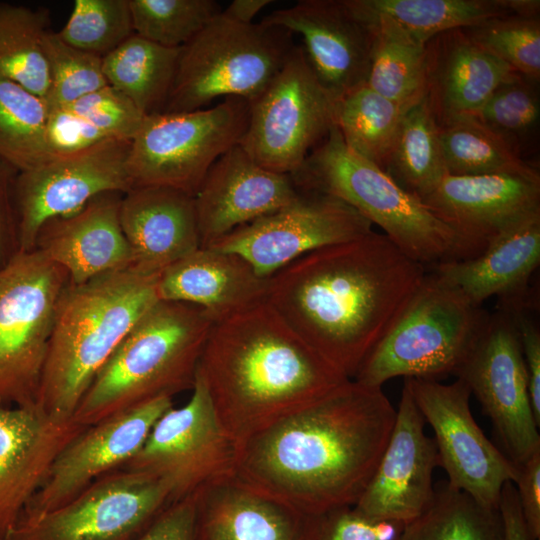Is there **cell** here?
<instances>
[{
    "mask_svg": "<svg viewBox=\"0 0 540 540\" xmlns=\"http://www.w3.org/2000/svg\"><path fill=\"white\" fill-rule=\"evenodd\" d=\"M249 113L248 101L227 97L212 108L147 115L127 157L132 187H170L195 196L216 160L240 144Z\"/></svg>",
    "mask_w": 540,
    "mask_h": 540,
    "instance_id": "30bf717a",
    "label": "cell"
},
{
    "mask_svg": "<svg viewBox=\"0 0 540 540\" xmlns=\"http://www.w3.org/2000/svg\"><path fill=\"white\" fill-rule=\"evenodd\" d=\"M292 36L280 26L242 24L220 13L181 47L161 113L202 109L219 97L253 102L286 63L295 47Z\"/></svg>",
    "mask_w": 540,
    "mask_h": 540,
    "instance_id": "ba28073f",
    "label": "cell"
},
{
    "mask_svg": "<svg viewBox=\"0 0 540 540\" xmlns=\"http://www.w3.org/2000/svg\"><path fill=\"white\" fill-rule=\"evenodd\" d=\"M385 171L418 199L447 174L439 126L426 95L405 112Z\"/></svg>",
    "mask_w": 540,
    "mask_h": 540,
    "instance_id": "1f68e13d",
    "label": "cell"
},
{
    "mask_svg": "<svg viewBox=\"0 0 540 540\" xmlns=\"http://www.w3.org/2000/svg\"><path fill=\"white\" fill-rule=\"evenodd\" d=\"M170 503L164 481L120 468L58 508L20 518L7 540H136Z\"/></svg>",
    "mask_w": 540,
    "mask_h": 540,
    "instance_id": "4fadbf2b",
    "label": "cell"
},
{
    "mask_svg": "<svg viewBox=\"0 0 540 540\" xmlns=\"http://www.w3.org/2000/svg\"><path fill=\"white\" fill-rule=\"evenodd\" d=\"M197 371L237 448L349 380L267 301L213 322Z\"/></svg>",
    "mask_w": 540,
    "mask_h": 540,
    "instance_id": "3957f363",
    "label": "cell"
},
{
    "mask_svg": "<svg viewBox=\"0 0 540 540\" xmlns=\"http://www.w3.org/2000/svg\"><path fill=\"white\" fill-rule=\"evenodd\" d=\"M470 37L518 74L540 79V22L537 16H506L465 28Z\"/></svg>",
    "mask_w": 540,
    "mask_h": 540,
    "instance_id": "7bdbcfd3",
    "label": "cell"
},
{
    "mask_svg": "<svg viewBox=\"0 0 540 540\" xmlns=\"http://www.w3.org/2000/svg\"><path fill=\"white\" fill-rule=\"evenodd\" d=\"M18 170L0 158V270L20 252L14 186Z\"/></svg>",
    "mask_w": 540,
    "mask_h": 540,
    "instance_id": "c3c4849f",
    "label": "cell"
},
{
    "mask_svg": "<svg viewBox=\"0 0 540 540\" xmlns=\"http://www.w3.org/2000/svg\"><path fill=\"white\" fill-rule=\"evenodd\" d=\"M120 223L140 273L160 274L200 248L194 196L178 189L132 187L122 196Z\"/></svg>",
    "mask_w": 540,
    "mask_h": 540,
    "instance_id": "4316f807",
    "label": "cell"
},
{
    "mask_svg": "<svg viewBox=\"0 0 540 540\" xmlns=\"http://www.w3.org/2000/svg\"><path fill=\"white\" fill-rule=\"evenodd\" d=\"M300 194L291 175L270 171L240 146L211 166L194 196L200 247L208 248L238 227L276 211Z\"/></svg>",
    "mask_w": 540,
    "mask_h": 540,
    "instance_id": "603a6c76",
    "label": "cell"
},
{
    "mask_svg": "<svg viewBox=\"0 0 540 540\" xmlns=\"http://www.w3.org/2000/svg\"><path fill=\"white\" fill-rule=\"evenodd\" d=\"M236 456L237 446L220 424L197 371L190 400L164 412L140 450L122 468L164 481L174 502L233 475Z\"/></svg>",
    "mask_w": 540,
    "mask_h": 540,
    "instance_id": "7c38bea8",
    "label": "cell"
},
{
    "mask_svg": "<svg viewBox=\"0 0 540 540\" xmlns=\"http://www.w3.org/2000/svg\"><path fill=\"white\" fill-rule=\"evenodd\" d=\"M110 140L69 108L48 109L46 144L52 157L69 155Z\"/></svg>",
    "mask_w": 540,
    "mask_h": 540,
    "instance_id": "bcb514c9",
    "label": "cell"
},
{
    "mask_svg": "<svg viewBox=\"0 0 540 540\" xmlns=\"http://www.w3.org/2000/svg\"><path fill=\"white\" fill-rule=\"evenodd\" d=\"M86 427L36 404L0 405V540L8 539L57 456Z\"/></svg>",
    "mask_w": 540,
    "mask_h": 540,
    "instance_id": "7402d4cb",
    "label": "cell"
},
{
    "mask_svg": "<svg viewBox=\"0 0 540 540\" xmlns=\"http://www.w3.org/2000/svg\"><path fill=\"white\" fill-rule=\"evenodd\" d=\"M509 311L513 315L519 335L533 413L540 424V331L530 318L529 309Z\"/></svg>",
    "mask_w": 540,
    "mask_h": 540,
    "instance_id": "f907efd6",
    "label": "cell"
},
{
    "mask_svg": "<svg viewBox=\"0 0 540 540\" xmlns=\"http://www.w3.org/2000/svg\"><path fill=\"white\" fill-rule=\"evenodd\" d=\"M159 275L128 268L64 288L56 306L38 407L57 418H72L97 372L159 301Z\"/></svg>",
    "mask_w": 540,
    "mask_h": 540,
    "instance_id": "277c9868",
    "label": "cell"
},
{
    "mask_svg": "<svg viewBox=\"0 0 540 540\" xmlns=\"http://www.w3.org/2000/svg\"><path fill=\"white\" fill-rule=\"evenodd\" d=\"M370 31L374 37L366 85L409 109L427 93L426 45L391 27Z\"/></svg>",
    "mask_w": 540,
    "mask_h": 540,
    "instance_id": "d590c367",
    "label": "cell"
},
{
    "mask_svg": "<svg viewBox=\"0 0 540 540\" xmlns=\"http://www.w3.org/2000/svg\"><path fill=\"white\" fill-rule=\"evenodd\" d=\"M489 314L427 272L394 325L352 380L381 387L389 379H435L453 373L477 341Z\"/></svg>",
    "mask_w": 540,
    "mask_h": 540,
    "instance_id": "52a82bcc",
    "label": "cell"
},
{
    "mask_svg": "<svg viewBox=\"0 0 540 540\" xmlns=\"http://www.w3.org/2000/svg\"><path fill=\"white\" fill-rule=\"evenodd\" d=\"M212 324L199 306L159 300L97 372L73 420L90 426L154 399L192 390Z\"/></svg>",
    "mask_w": 540,
    "mask_h": 540,
    "instance_id": "5b68a950",
    "label": "cell"
},
{
    "mask_svg": "<svg viewBox=\"0 0 540 540\" xmlns=\"http://www.w3.org/2000/svg\"><path fill=\"white\" fill-rule=\"evenodd\" d=\"M369 30L396 29L426 45L444 32L506 16L538 15L539 0H343Z\"/></svg>",
    "mask_w": 540,
    "mask_h": 540,
    "instance_id": "f546056e",
    "label": "cell"
},
{
    "mask_svg": "<svg viewBox=\"0 0 540 540\" xmlns=\"http://www.w3.org/2000/svg\"><path fill=\"white\" fill-rule=\"evenodd\" d=\"M336 100L312 71L302 46L250 103L240 146L262 167L294 174L334 126Z\"/></svg>",
    "mask_w": 540,
    "mask_h": 540,
    "instance_id": "8fae6325",
    "label": "cell"
},
{
    "mask_svg": "<svg viewBox=\"0 0 540 540\" xmlns=\"http://www.w3.org/2000/svg\"><path fill=\"white\" fill-rule=\"evenodd\" d=\"M419 199L479 254L501 231L540 211V175L535 168L483 175L446 174Z\"/></svg>",
    "mask_w": 540,
    "mask_h": 540,
    "instance_id": "ffe728a7",
    "label": "cell"
},
{
    "mask_svg": "<svg viewBox=\"0 0 540 540\" xmlns=\"http://www.w3.org/2000/svg\"><path fill=\"white\" fill-rule=\"evenodd\" d=\"M172 406V398L160 397L87 426L57 456L44 484L20 518L52 511L99 477L122 468L140 450L160 416Z\"/></svg>",
    "mask_w": 540,
    "mask_h": 540,
    "instance_id": "ac0fdd59",
    "label": "cell"
},
{
    "mask_svg": "<svg viewBox=\"0 0 540 540\" xmlns=\"http://www.w3.org/2000/svg\"><path fill=\"white\" fill-rule=\"evenodd\" d=\"M181 48H168L133 34L102 57L107 83L144 115L161 113L175 78Z\"/></svg>",
    "mask_w": 540,
    "mask_h": 540,
    "instance_id": "4dcf8cb0",
    "label": "cell"
},
{
    "mask_svg": "<svg viewBox=\"0 0 540 540\" xmlns=\"http://www.w3.org/2000/svg\"><path fill=\"white\" fill-rule=\"evenodd\" d=\"M130 144L110 139L18 172L14 201L20 251L34 250L38 231L47 220L75 213L103 193L130 190L126 167Z\"/></svg>",
    "mask_w": 540,
    "mask_h": 540,
    "instance_id": "e0dca14e",
    "label": "cell"
},
{
    "mask_svg": "<svg viewBox=\"0 0 540 540\" xmlns=\"http://www.w3.org/2000/svg\"><path fill=\"white\" fill-rule=\"evenodd\" d=\"M196 493L171 502L136 540H194Z\"/></svg>",
    "mask_w": 540,
    "mask_h": 540,
    "instance_id": "7dc6e473",
    "label": "cell"
},
{
    "mask_svg": "<svg viewBox=\"0 0 540 540\" xmlns=\"http://www.w3.org/2000/svg\"><path fill=\"white\" fill-rule=\"evenodd\" d=\"M67 44L104 57L134 34L128 0H75L57 32Z\"/></svg>",
    "mask_w": 540,
    "mask_h": 540,
    "instance_id": "60d3db41",
    "label": "cell"
},
{
    "mask_svg": "<svg viewBox=\"0 0 540 540\" xmlns=\"http://www.w3.org/2000/svg\"><path fill=\"white\" fill-rule=\"evenodd\" d=\"M439 126V141L447 174L483 175L534 168L502 139L470 117Z\"/></svg>",
    "mask_w": 540,
    "mask_h": 540,
    "instance_id": "74e56055",
    "label": "cell"
},
{
    "mask_svg": "<svg viewBox=\"0 0 540 540\" xmlns=\"http://www.w3.org/2000/svg\"><path fill=\"white\" fill-rule=\"evenodd\" d=\"M414 400L435 434L439 465L447 483L482 505L498 509L507 481L517 466L483 433L469 406L471 391L461 379L450 384L435 379L406 378Z\"/></svg>",
    "mask_w": 540,
    "mask_h": 540,
    "instance_id": "2e32d148",
    "label": "cell"
},
{
    "mask_svg": "<svg viewBox=\"0 0 540 540\" xmlns=\"http://www.w3.org/2000/svg\"><path fill=\"white\" fill-rule=\"evenodd\" d=\"M404 525L343 506L317 515L314 540H397Z\"/></svg>",
    "mask_w": 540,
    "mask_h": 540,
    "instance_id": "f6af8a7d",
    "label": "cell"
},
{
    "mask_svg": "<svg viewBox=\"0 0 540 540\" xmlns=\"http://www.w3.org/2000/svg\"><path fill=\"white\" fill-rule=\"evenodd\" d=\"M134 33L168 48H181L218 16L215 0H128Z\"/></svg>",
    "mask_w": 540,
    "mask_h": 540,
    "instance_id": "ab89813d",
    "label": "cell"
},
{
    "mask_svg": "<svg viewBox=\"0 0 540 540\" xmlns=\"http://www.w3.org/2000/svg\"><path fill=\"white\" fill-rule=\"evenodd\" d=\"M395 417L381 387L349 379L238 446L234 475L305 514L354 506Z\"/></svg>",
    "mask_w": 540,
    "mask_h": 540,
    "instance_id": "6da1fadb",
    "label": "cell"
},
{
    "mask_svg": "<svg viewBox=\"0 0 540 540\" xmlns=\"http://www.w3.org/2000/svg\"><path fill=\"white\" fill-rule=\"evenodd\" d=\"M66 271L38 250L0 270V405L36 404Z\"/></svg>",
    "mask_w": 540,
    "mask_h": 540,
    "instance_id": "9c48e42d",
    "label": "cell"
},
{
    "mask_svg": "<svg viewBox=\"0 0 540 540\" xmlns=\"http://www.w3.org/2000/svg\"><path fill=\"white\" fill-rule=\"evenodd\" d=\"M517 466L513 482L527 531L532 540L540 537V450Z\"/></svg>",
    "mask_w": 540,
    "mask_h": 540,
    "instance_id": "681fc988",
    "label": "cell"
},
{
    "mask_svg": "<svg viewBox=\"0 0 540 540\" xmlns=\"http://www.w3.org/2000/svg\"><path fill=\"white\" fill-rule=\"evenodd\" d=\"M454 374L464 381L490 418L504 454L519 465L540 450L528 375L512 313L500 308L488 319Z\"/></svg>",
    "mask_w": 540,
    "mask_h": 540,
    "instance_id": "5bb4252c",
    "label": "cell"
},
{
    "mask_svg": "<svg viewBox=\"0 0 540 540\" xmlns=\"http://www.w3.org/2000/svg\"><path fill=\"white\" fill-rule=\"evenodd\" d=\"M427 93L437 123L478 110L515 72L477 44L465 28L453 29L426 44Z\"/></svg>",
    "mask_w": 540,
    "mask_h": 540,
    "instance_id": "f1b7e54d",
    "label": "cell"
},
{
    "mask_svg": "<svg viewBox=\"0 0 540 540\" xmlns=\"http://www.w3.org/2000/svg\"><path fill=\"white\" fill-rule=\"evenodd\" d=\"M49 23L45 8L0 1V76L44 99L50 78L42 40Z\"/></svg>",
    "mask_w": 540,
    "mask_h": 540,
    "instance_id": "836d02e7",
    "label": "cell"
},
{
    "mask_svg": "<svg viewBox=\"0 0 540 540\" xmlns=\"http://www.w3.org/2000/svg\"><path fill=\"white\" fill-rule=\"evenodd\" d=\"M42 46L50 78L48 109L69 105L108 84L102 57L72 47L52 31L44 35Z\"/></svg>",
    "mask_w": 540,
    "mask_h": 540,
    "instance_id": "b9f144b4",
    "label": "cell"
},
{
    "mask_svg": "<svg viewBox=\"0 0 540 540\" xmlns=\"http://www.w3.org/2000/svg\"><path fill=\"white\" fill-rule=\"evenodd\" d=\"M44 98L0 76V158L19 172L53 158L46 144Z\"/></svg>",
    "mask_w": 540,
    "mask_h": 540,
    "instance_id": "8d00e7d4",
    "label": "cell"
},
{
    "mask_svg": "<svg viewBox=\"0 0 540 540\" xmlns=\"http://www.w3.org/2000/svg\"><path fill=\"white\" fill-rule=\"evenodd\" d=\"M65 107L109 139L131 141L146 117L128 97L109 84Z\"/></svg>",
    "mask_w": 540,
    "mask_h": 540,
    "instance_id": "ee69618b",
    "label": "cell"
},
{
    "mask_svg": "<svg viewBox=\"0 0 540 540\" xmlns=\"http://www.w3.org/2000/svg\"><path fill=\"white\" fill-rule=\"evenodd\" d=\"M540 263V211L507 227L471 258L431 266L475 306L497 296L502 308H531L529 280Z\"/></svg>",
    "mask_w": 540,
    "mask_h": 540,
    "instance_id": "cb8c5ba5",
    "label": "cell"
},
{
    "mask_svg": "<svg viewBox=\"0 0 540 540\" xmlns=\"http://www.w3.org/2000/svg\"><path fill=\"white\" fill-rule=\"evenodd\" d=\"M425 423L405 378L390 437L356 509L403 524L426 509L434 497L433 473L439 459Z\"/></svg>",
    "mask_w": 540,
    "mask_h": 540,
    "instance_id": "d6986e66",
    "label": "cell"
},
{
    "mask_svg": "<svg viewBox=\"0 0 540 540\" xmlns=\"http://www.w3.org/2000/svg\"><path fill=\"white\" fill-rule=\"evenodd\" d=\"M371 231L372 224L342 200L300 190L290 204L238 227L208 248L238 254L257 274L269 278L314 250Z\"/></svg>",
    "mask_w": 540,
    "mask_h": 540,
    "instance_id": "9a60e30c",
    "label": "cell"
},
{
    "mask_svg": "<svg viewBox=\"0 0 540 540\" xmlns=\"http://www.w3.org/2000/svg\"><path fill=\"white\" fill-rule=\"evenodd\" d=\"M123 194L103 193L77 212L40 227L34 249L62 267L69 284L132 267L133 254L120 223Z\"/></svg>",
    "mask_w": 540,
    "mask_h": 540,
    "instance_id": "d4e9b609",
    "label": "cell"
},
{
    "mask_svg": "<svg viewBox=\"0 0 540 540\" xmlns=\"http://www.w3.org/2000/svg\"><path fill=\"white\" fill-rule=\"evenodd\" d=\"M498 511L504 540H532L524 522L515 486L511 481H507L502 487Z\"/></svg>",
    "mask_w": 540,
    "mask_h": 540,
    "instance_id": "816d5d0a",
    "label": "cell"
},
{
    "mask_svg": "<svg viewBox=\"0 0 540 540\" xmlns=\"http://www.w3.org/2000/svg\"><path fill=\"white\" fill-rule=\"evenodd\" d=\"M407 110L365 84L336 101L334 124L349 149L385 171Z\"/></svg>",
    "mask_w": 540,
    "mask_h": 540,
    "instance_id": "d6a6232c",
    "label": "cell"
},
{
    "mask_svg": "<svg viewBox=\"0 0 540 540\" xmlns=\"http://www.w3.org/2000/svg\"><path fill=\"white\" fill-rule=\"evenodd\" d=\"M316 522L234 474L196 492L194 540H314Z\"/></svg>",
    "mask_w": 540,
    "mask_h": 540,
    "instance_id": "484cf974",
    "label": "cell"
},
{
    "mask_svg": "<svg viewBox=\"0 0 540 540\" xmlns=\"http://www.w3.org/2000/svg\"><path fill=\"white\" fill-rule=\"evenodd\" d=\"M397 540H504L498 509L443 482L432 501L406 523Z\"/></svg>",
    "mask_w": 540,
    "mask_h": 540,
    "instance_id": "e575fe53",
    "label": "cell"
},
{
    "mask_svg": "<svg viewBox=\"0 0 540 540\" xmlns=\"http://www.w3.org/2000/svg\"><path fill=\"white\" fill-rule=\"evenodd\" d=\"M261 22L302 37L312 71L336 101L366 84L374 36L343 0H301Z\"/></svg>",
    "mask_w": 540,
    "mask_h": 540,
    "instance_id": "44dd1931",
    "label": "cell"
},
{
    "mask_svg": "<svg viewBox=\"0 0 540 540\" xmlns=\"http://www.w3.org/2000/svg\"><path fill=\"white\" fill-rule=\"evenodd\" d=\"M291 177L299 190L328 194L353 207L425 267L477 255L420 199L382 168L349 149L335 124Z\"/></svg>",
    "mask_w": 540,
    "mask_h": 540,
    "instance_id": "8992f818",
    "label": "cell"
},
{
    "mask_svg": "<svg viewBox=\"0 0 540 540\" xmlns=\"http://www.w3.org/2000/svg\"><path fill=\"white\" fill-rule=\"evenodd\" d=\"M536 83L515 74L501 84L478 110L466 117L497 135L523 158L522 153L535 138L539 125L540 102Z\"/></svg>",
    "mask_w": 540,
    "mask_h": 540,
    "instance_id": "f35d334b",
    "label": "cell"
},
{
    "mask_svg": "<svg viewBox=\"0 0 540 540\" xmlns=\"http://www.w3.org/2000/svg\"><path fill=\"white\" fill-rule=\"evenodd\" d=\"M268 286L242 256L200 247L160 273L157 293L199 306L216 322L267 301Z\"/></svg>",
    "mask_w": 540,
    "mask_h": 540,
    "instance_id": "83f0119b",
    "label": "cell"
},
{
    "mask_svg": "<svg viewBox=\"0 0 540 540\" xmlns=\"http://www.w3.org/2000/svg\"><path fill=\"white\" fill-rule=\"evenodd\" d=\"M427 273L384 234L314 250L269 277L267 302L352 379Z\"/></svg>",
    "mask_w": 540,
    "mask_h": 540,
    "instance_id": "7a4b0ae2",
    "label": "cell"
},
{
    "mask_svg": "<svg viewBox=\"0 0 540 540\" xmlns=\"http://www.w3.org/2000/svg\"><path fill=\"white\" fill-rule=\"evenodd\" d=\"M270 3L271 0H234L221 13L232 21L251 24L254 17Z\"/></svg>",
    "mask_w": 540,
    "mask_h": 540,
    "instance_id": "f5cc1de1",
    "label": "cell"
}]
</instances>
